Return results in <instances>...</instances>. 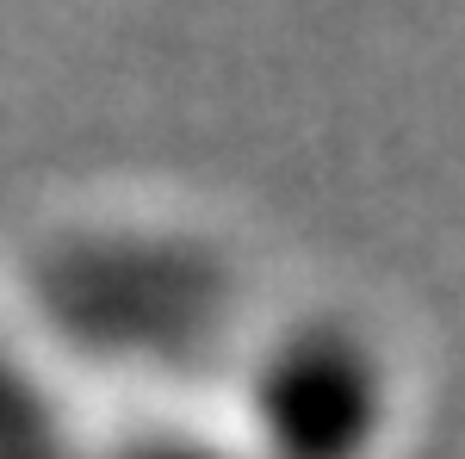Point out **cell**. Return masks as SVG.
Segmentation results:
<instances>
[{
    "label": "cell",
    "mask_w": 465,
    "mask_h": 459,
    "mask_svg": "<svg viewBox=\"0 0 465 459\" xmlns=\"http://www.w3.org/2000/svg\"><path fill=\"white\" fill-rule=\"evenodd\" d=\"M0 459H217L186 441H106L0 335Z\"/></svg>",
    "instance_id": "obj_1"
}]
</instances>
